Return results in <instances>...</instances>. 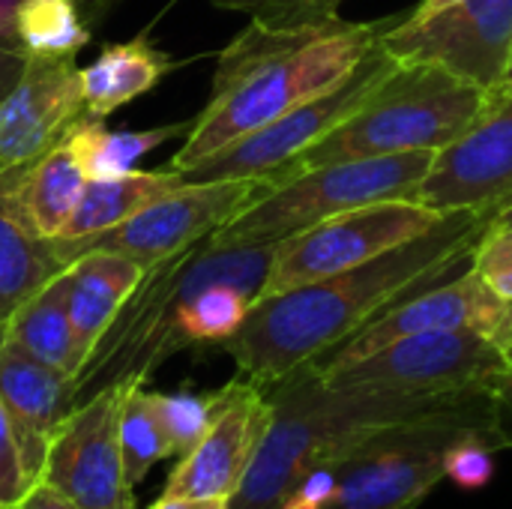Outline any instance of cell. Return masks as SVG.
Segmentation results:
<instances>
[{
    "instance_id": "6da1fadb",
    "label": "cell",
    "mask_w": 512,
    "mask_h": 509,
    "mask_svg": "<svg viewBox=\"0 0 512 509\" xmlns=\"http://www.w3.org/2000/svg\"><path fill=\"white\" fill-rule=\"evenodd\" d=\"M492 219L477 210L444 213L426 234L360 267L252 303L243 327L219 348L243 378L273 387L321 360L399 300L459 276Z\"/></svg>"
},
{
    "instance_id": "7a4b0ae2",
    "label": "cell",
    "mask_w": 512,
    "mask_h": 509,
    "mask_svg": "<svg viewBox=\"0 0 512 509\" xmlns=\"http://www.w3.org/2000/svg\"><path fill=\"white\" fill-rule=\"evenodd\" d=\"M393 21L273 24L252 18L219 54L213 90L168 162L183 174L228 144L279 120L291 108L345 81Z\"/></svg>"
},
{
    "instance_id": "3957f363",
    "label": "cell",
    "mask_w": 512,
    "mask_h": 509,
    "mask_svg": "<svg viewBox=\"0 0 512 509\" xmlns=\"http://www.w3.org/2000/svg\"><path fill=\"white\" fill-rule=\"evenodd\" d=\"M273 414L261 447L231 498V509H282L294 483L324 456L351 444L354 438L456 411L492 390L471 393H393L372 387L327 384L312 366L294 369L288 378L267 387Z\"/></svg>"
},
{
    "instance_id": "277c9868",
    "label": "cell",
    "mask_w": 512,
    "mask_h": 509,
    "mask_svg": "<svg viewBox=\"0 0 512 509\" xmlns=\"http://www.w3.org/2000/svg\"><path fill=\"white\" fill-rule=\"evenodd\" d=\"M279 243L261 246H225L216 240H201L192 249L159 261L150 267L117 312L114 324L93 348L87 363L72 381V405L90 399L96 390L135 378L144 381L177 354L174 318L177 309L210 285H237L255 300L267 282L273 255Z\"/></svg>"
},
{
    "instance_id": "5b68a950",
    "label": "cell",
    "mask_w": 512,
    "mask_h": 509,
    "mask_svg": "<svg viewBox=\"0 0 512 509\" xmlns=\"http://www.w3.org/2000/svg\"><path fill=\"white\" fill-rule=\"evenodd\" d=\"M489 90L438 63H393L366 102L327 138L297 156L279 177L354 159L444 150L459 141L492 105ZM276 183V186H279Z\"/></svg>"
},
{
    "instance_id": "8992f818",
    "label": "cell",
    "mask_w": 512,
    "mask_h": 509,
    "mask_svg": "<svg viewBox=\"0 0 512 509\" xmlns=\"http://www.w3.org/2000/svg\"><path fill=\"white\" fill-rule=\"evenodd\" d=\"M468 438L510 450L495 390L456 411L366 432L324 456L321 462L339 465V492L330 509H417L447 477V453Z\"/></svg>"
},
{
    "instance_id": "52a82bcc",
    "label": "cell",
    "mask_w": 512,
    "mask_h": 509,
    "mask_svg": "<svg viewBox=\"0 0 512 509\" xmlns=\"http://www.w3.org/2000/svg\"><path fill=\"white\" fill-rule=\"evenodd\" d=\"M435 162V150H414L399 156L333 162L294 174L273 186L264 198L246 207L237 219L219 228L210 240L225 246L282 243L330 216L378 201L414 195Z\"/></svg>"
},
{
    "instance_id": "ba28073f",
    "label": "cell",
    "mask_w": 512,
    "mask_h": 509,
    "mask_svg": "<svg viewBox=\"0 0 512 509\" xmlns=\"http://www.w3.org/2000/svg\"><path fill=\"white\" fill-rule=\"evenodd\" d=\"M273 189L270 180L237 177V180H201L180 183L171 192L159 195L153 204L138 210L117 228H108L81 240H51L54 252L63 264H72L90 249H108L129 255L141 267H156L165 258H174L195 243L213 237L231 219H237L246 207L264 198Z\"/></svg>"
},
{
    "instance_id": "9c48e42d",
    "label": "cell",
    "mask_w": 512,
    "mask_h": 509,
    "mask_svg": "<svg viewBox=\"0 0 512 509\" xmlns=\"http://www.w3.org/2000/svg\"><path fill=\"white\" fill-rule=\"evenodd\" d=\"M393 63L396 60L378 42L345 81H339L336 87L291 108L279 120L261 126L258 132L228 144L225 150L207 156L204 162L192 165L180 177L186 183L258 177V180H270L276 186L282 171L297 156H303L309 147H315L321 138H327L336 126H342L366 102V96L393 69Z\"/></svg>"
},
{
    "instance_id": "30bf717a",
    "label": "cell",
    "mask_w": 512,
    "mask_h": 509,
    "mask_svg": "<svg viewBox=\"0 0 512 509\" xmlns=\"http://www.w3.org/2000/svg\"><path fill=\"white\" fill-rule=\"evenodd\" d=\"M441 216L444 213H435L408 198L378 201L330 216L276 246L261 297H273L381 258L384 252L435 228Z\"/></svg>"
},
{
    "instance_id": "8fae6325",
    "label": "cell",
    "mask_w": 512,
    "mask_h": 509,
    "mask_svg": "<svg viewBox=\"0 0 512 509\" xmlns=\"http://www.w3.org/2000/svg\"><path fill=\"white\" fill-rule=\"evenodd\" d=\"M512 372L504 345L477 330H429L399 339L372 357L327 375V384L393 393H471L495 390Z\"/></svg>"
},
{
    "instance_id": "7c38bea8",
    "label": "cell",
    "mask_w": 512,
    "mask_h": 509,
    "mask_svg": "<svg viewBox=\"0 0 512 509\" xmlns=\"http://www.w3.org/2000/svg\"><path fill=\"white\" fill-rule=\"evenodd\" d=\"M135 378L72 405L54 429L42 480L78 509H135L120 447V411Z\"/></svg>"
},
{
    "instance_id": "4fadbf2b",
    "label": "cell",
    "mask_w": 512,
    "mask_h": 509,
    "mask_svg": "<svg viewBox=\"0 0 512 509\" xmlns=\"http://www.w3.org/2000/svg\"><path fill=\"white\" fill-rule=\"evenodd\" d=\"M378 42L399 63H438L495 93L512 57V0H462L423 18H393Z\"/></svg>"
},
{
    "instance_id": "5bb4252c",
    "label": "cell",
    "mask_w": 512,
    "mask_h": 509,
    "mask_svg": "<svg viewBox=\"0 0 512 509\" xmlns=\"http://www.w3.org/2000/svg\"><path fill=\"white\" fill-rule=\"evenodd\" d=\"M429 330H477L504 345L512 357V315L510 303L501 300L477 273L474 267L462 270L453 279H444L432 288H423L396 306H390L384 315L369 321L357 336L342 342L336 351L324 354L321 360L309 363L321 378L348 369L375 351L417 336Z\"/></svg>"
},
{
    "instance_id": "9a60e30c",
    "label": "cell",
    "mask_w": 512,
    "mask_h": 509,
    "mask_svg": "<svg viewBox=\"0 0 512 509\" xmlns=\"http://www.w3.org/2000/svg\"><path fill=\"white\" fill-rule=\"evenodd\" d=\"M273 414L267 387L237 375L216 390L213 420L204 438L180 456L165 480V498H225L231 501L261 447Z\"/></svg>"
},
{
    "instance_id": "2e32d148",
    "label": "cell",
    "mask_w": 512,
    "mask_h": 509,
    "mask_svg": "<svg viewBox=\"0 0 512 509\" xmlns=\"http://www.w3.org/2000/svg\"><path fill=\"white\" fill-rule=\"evenodd\" d=\"M411 201L435 210H477L489 219L512 201V96L495 93L486 114L435 162Z\"/></svg>"
},
{
    "instance_id": "e0dca14e",
    "label": "cell",
    "mask_w": 512,
    "mask_h": 509,
    "mask_svg": "<svg viewBox=\"0 0 512 509\" xmlns=\"http://www.w3.org/2000/svg\"><path fill=\"white\" fill-rule=\"evenodd\" d=\"M84 117L90 114L75 57L24 54L15 84L0 99V174L57 147Z\"/></svg>"
},
{
    "instance_id": "ac0fdd59",
    "label": "cell",
    "mask_w": 512,
    "mask_h": 509,
    "mask_svg": "<svg viewBox=\"0 0 512 509\" xmlns=\"http://www.w3.org/2000/svg\"><path fill=\"white\" fill-rule=\"evenodd\" d=\"M0 402L18 438L27 477L36 486L42 480L54 429L72 408V378L36 360L15 342L3 339L0 342Z\"/></svg>"
},
{
    "instance_id": "d6986e66",
    "label": "cell",
    "mask_w": 512,
    "mask_h": 509,
    "mask_svg": "<svg viewBox=\"0 0 512 509\" xmlns=\"http://www.w3.org/2000/svg\"><path fill=\"white\" fill-rule=\"evenodd\" d=\"M84 189L87 171L72 132L30 165L0 174L3 207L39 240H57L63 234Z\"/></svg>"
},
{
    "instance_id": "ffe728a7",
    "label": "cell",
    "mask_w": 512,
    "mask_h": 509,
    "mask_svg": "<svg viewBox=\"0 0 512 509\" xmlns=\"http://www.w3.org/2000/svg\"><path fill=\"white\" fill-rule=\"evenodd\" d=\"M144 273L147 267L129 255L108 249H90L69 264V318L84 363L135 294Z\"/></svg>"
},
{
    "instance_id": "44dd1931",
    "label": "cell",
    "mask_w": 512,
    "mask_h": 509,
    "mask_svg": "<svg viewBox=\"0 0 512 509\" xmlns=\"http://www.w3.org/2000/svg\"><path fill=\"white\" fill-rule=\"evenodd\" d=\"M171 66L174 63L165 57V51L150 45L147 36L105 45L99 60L81 69V93L87 114L105 120L111 111L153 90L168 75Z\"/></svg>"
},
{
    "instance_id": "7402d4cb",
    "label": "cell",
    "mask_w": 512,
    "mask_h": 509,
    "mask_svg": "<svg viewBox=\"0 0 512 509\" xmlns=\"http://www.w3.org/2000/svg\"><path fill=\"white\" fill-rule=\"evenodd\" d=\"M3 339L15 342L36 360L66 372L75 381L84 357L78 351L69 318V267H63L54 279H48L33 297L21 303Z\"/></svg>"
},
{
    "instance_id": "603a6c76",
    "label": "cell",
    "mask_w": 512,
    "mask_h": 509,
    "mask_svg": "<svg viewBox=\"0 0 512 509\" xmlns=\"http://www.w3.org/2000/svg\"><path fill=\"white\" fill-rule=\"evenodd\" d=\"M180 183L183 177L171 168H159V171L135 168L123 177L87 180V189L57 240L69 243V240H81V237H93L108 228H117Z\"/></svg>"
},
{
    "instance_id": "cb8c5ba5",
    "label": "cell",
    "mask_w": 512,
    "mask_h": 509,
    "mask_svg": "<svg viewBox=\"0 0 512 509\" xmlns=\"http://www.w3.org/2000/svg\"><path fill=\"white\" fill-rule=\"evenodd\" d=\"M63 267L54 243L33 237L0 201V342L12 315Z\"/></svg>"
},
{
    "instance_id": "d4e9b609",
    "label": "cell",
    "mask_w": 512,
    "mask_h": 509,
    "mask_svg": "<svg viewBox=\"0 0 512 509\" xmlns=\"http://www.w3.org/2000/svg\"><path fill=\"white\" fill-rule=\"evenodd\" d=\"M189 126L192 123H171L144 132H108L99 117H84L72 129V141L78 147L87 180H111L135 171L147 153H153L156 147L177 135H186Z\"/></svg>"
},
{
    "instance_id": "484cf974",
    "label": "cell",
    "mask_w": 512,
    "mask_h": 509,
    "mask_svg": "<svg viewBox=\"0 0 512 509\" xmlns=\"http://www.w3.org/2000/svg\"><path fill=\"white\" fill-rule=\"evenodd\" d=\"M9 39L21 54L75 57L90 42V30L75 0H21L12 15Z\"/></svg>"
},
{
    "instance_id": "4316f807",
    "label": "cell",
    "mask_w": 512,
    "mask_h": 509,
    "mask_svg": "<svg viewBox=\"0 0 512 509\" xmlns=\"http://www.w3.org/2000/svg\"><path fill=\"white\" fill-rule=\"evenodd\" d=\"M252 303L255 297L237 285H210L198 291L177 309L174 318L177 351L192 345H222L243 327Z\"/></svg>"
},
{
    "instance_id": "83f0119b",
    "label": "cell",
    "mask_w": 512,
    "mask_h": 509,
    "mask_svg": "<svg viewBox=\"0 0 512 509\" xmlns=\"http://www.w3.org/2000/svg\"><path fill=\"white\" fill-rule=\"evenodd\" d=\"M120 447H123L126 477L132 486H138L156 462L171 459V444H168L165 426L159 420L153 393L144 390V381H132V387L123 399Z\"/></svg>"
},
{
    "instance_id": "f1b7e54d",
    "label": "cell",
    "mask_w": 512,
    "mask_h": 509,
    "mask_svg": "<svg viewBox=\"0 0 512 509\" xmlns=\"http://www.w3.org/2000/svg\"><path fill=\"white\" fill-rule=\"evenodd\" d=\"M159 420L165 426L171 456H186L207 432L216 408V393H153Z\"/></svg>"
},
{
    "instance_id": "f546056e",
    "label": "cell",
    "mask_w": 512,
    "mask_h": 509,
    "mask_svg": "<svg viewBox=\"0 0 512 509\" xmlns=\"http://www.w3.org/2000/svg\"><path fill=\"white\" fill-rule=\"evenodd\" d=\"M471 267L501 300L512 303V225H489L474 246Z\"/></svg>"
},
{
    "instance_id": "4dcf8cb0",
    "label": "cell",
    "mask_w": 512,
    "mask_h": 509,
    "mask_svg": "<svg viewBox=\"0 0 512 509\" xmlns=\"http://www.w3.org/2000/svg\"><path fill=\"white\" fill-rule=\"evenodd\" d=\"M213 3L273 24H306V21L336 18L342 0H213Z\"/></svg>"
},
{
    "instance_id": "1f68e13d",
    "label": "cell",
    "mask_w": 512,
    "mask_h": 509,
    "mask_svg": "<svg viewBox=\"0 0 512 509\" xmlns=\"http://www.w3.org/2000/svg\"><path fill=\"white\" fill-rule=\"evenodd\" d=\"M498 447L486 438H468L456 444L444 459V474L465 492H480L495 480Z\"/></svg>"
},
{
    "instance_id": "d6a6232c",
    "label": "cell",
    "mask_w": 512,
    "mask_h": 509,
    "mask_svg": "<svg viewBox=\"0 0 512 509\" xmlns=\"http://www.w3.org/2000/svg\"><path fill=\"white\" fill-rule=\"evenodd\" d=\"M30 489H33V483L27 477L18 438L12 432L9 414L0 402V507L15 509L27 498Z\"/></svg>"
},
{
    "instance_id": "836d02e7",
    "label": "cell",
    "mask_w": 512,
    "mask_h": 509,
    "mask_svg": "<svg viewBox=\"0 0 512 509\" xmlns=\"http://www.w3.org/2000/svg\"><path fill=\"white\" fill-rule=\"evenodd\" d=\"M336 492H339V465L318 462L294 483L282 509H330Z\"/></svg>"
},
{
    "instance_id": "e575fe53",
    "label": "cell",
    "mask_w": 512,
    "mask_h": 509,
    "mask_svg": "<svg viewBox=\"0 0 512 509\" xmlns=\"http://www.w3.org/2000/svg\"><path fill=\"white\" fill-rule=\"evenodd\" d=\"M15 509H78L75 504H69L63 495H57L51 486H45V483H36L30 492H27V498L18 504Z\"/></svg>"
},
{
    "instance_id": "d590c367",
    "label": "cell",
    "mask_w": 512,
    "mask_h": 509,
    "mask_svg": "<svg viewBox=\"0 0 512 509\" xmlns=\"http://www.w3.org/2000/svg\"><path fill=\"white\" fill-rule=\"evenodd\" d=\"M147 509H231V501L225 498H159Z\"/></svg>"
},
{
    "instance_id": "8d00e7d4",
    "label": "cell",
    "mask_w": 512,
    "mask_h": 509,
    "mask_svg": "<svg viewBox=\"0 0 512 509\" xmlns=\"http://www.w3.org/2000/svg\"><path fill=\"white\" fill-rule=\"evenodd\" d=\"M495 399H498V417H501V429L507 435L512 447V372L495 387Z\"/></svg>"
},
{
    "instance_id": "74e56055",
    "label": "cell",
    "mask_w": 512,
    "mask_h": 509,
    "mask_svg": "<svg viewBox=\"0 0 512 509\" xmlns=\"http://www.w3.org/2000/svg\"><path fill=\"white\" fill-rule=\"evenodd\" d=\"M21 63H24V54L12 45L9 51H6V57H3V63H0V99L9 93V87L15 84V78H18V72H21Z\"/></svg>"
},
{
    "instance_id": "f35d334b",
    "label": "cell",
    "mask_w": 512,
    "mask_h": 509,
    "mask_svg": "<svg viewBox=\"0 0 512 509\" xmlns=\"http://www.w3.org/2000/svg\"><path fill=\"white\" fill-rule=\"evenodd\" d=\"M21 0H0V36H9L12 30V15L18 9Z\"/></svg>"
},
{
    "instance_id": "ab89813d",
    "label": "cell",
    "mask_w": 512,
    "mask_h": 509,
    "mask_svg": "<svg viewBox=\"0 0 512 509\" xmlns=\"http://www.w3.org/2000/svg\"><path fill=\"white\" fill-rule=\"evenodd\" d=\"M453 3H462V0H423L417 9H411L408 15H414V18H423V15H432V12H438V9H444V6H453Z\"/></svg>"
},
{
    "instance_id": "60d3db41",
    "label": "cell",
    "mask_w": 512,
    "mask_h": 509,
    "mask_svg": "<svg viewBox=\"0 0 512 509\" xmlns=\"http://www.w3.org/2000/svg\"><path fill=\"white\" fill-rule=\"evenodd\" d=\"M492 225H512V201L492 216Z\"/></svg>"
},
{
    "instance_id": "b9f144b4",
    "label": "cell",
    "mask_w": 512,
    "mask_h": 509,
    "mask_svg": "<svg viewBox=\"0 0 512 509\" xmlns=\"http://www.w3.org/2000/svg\"><path fill=\"white\" fill-rule=\"evenodd\" d=\"M495 93H504V96H512V57H510V66H507V72H504V81H501V87H498Z\"/></svg>"
},
{
    "instance_id": "7bdbcfd3",
    "label": "cell",
    "mask_w": 512,
    "mask_h": 509,
    "mask_svg": "<svg viewBox=\"0 0 512 509\" xmlns=\"http://www.w3.org/2000/svg\"><path fill=\"white\" fill-rule=\"evenodd\" d=\"M0 39H3V36H0ZM6 51H9V48H3V45H0V63H3V57H6Z\"/></svg>"
},
{
    "instance_id": "ee69618b",
    "label": "cell",
    "mask_w": 512,
    "mask_h": 509,
    "mask_svg": "<svg viewBox=\"0 0 512 509\" xmlns=\"http://www.w3.org/2000/svg\"><path fill=\"white\" fill-rule=\"evenodd\" d=\"M510 315H512V303H510Z\"/></svg>"
},
{
    "instance_id": "f6af8a7d",
    "label": "cell",
    "mask_w": 512,
    "mask_h": 509,
    "mask_svg": "<svg viewBox=\"0 0 512 509\" xmlns=\"http://www.w3.org/2000/svg\"><path fill=\"white\" fill-rule=\"evenodd\" d=\"M0 509H6V507H0Z\"/></svg>"
}]
</instances>
